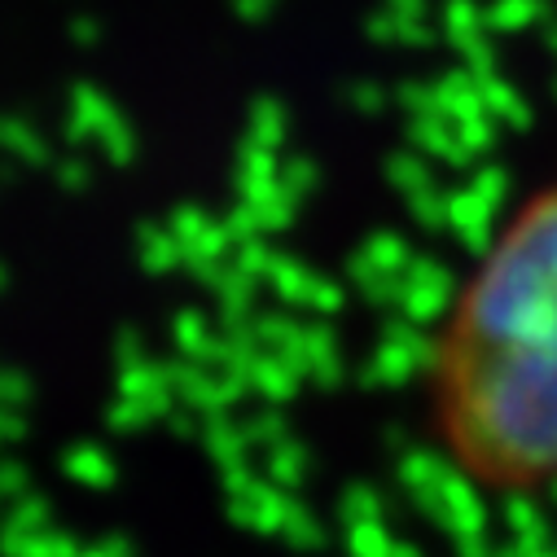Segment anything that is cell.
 <instances>
[{
	"instance_id": "6da1fadb",
	"label": "cell",
	"mask_w": 557,
	"mask_h": 557,
	"mask_svg": "<svg viewBox=\"0 0 557 557\" xmlns=\"http://www.w3.org/2000/svg\"><path fill=\"white\" fill-rule=\"evenodd\" d=\"M448 470L492 500L557 492V172L487 237L422 364Z\"/></svg>"
}]
</instances>
